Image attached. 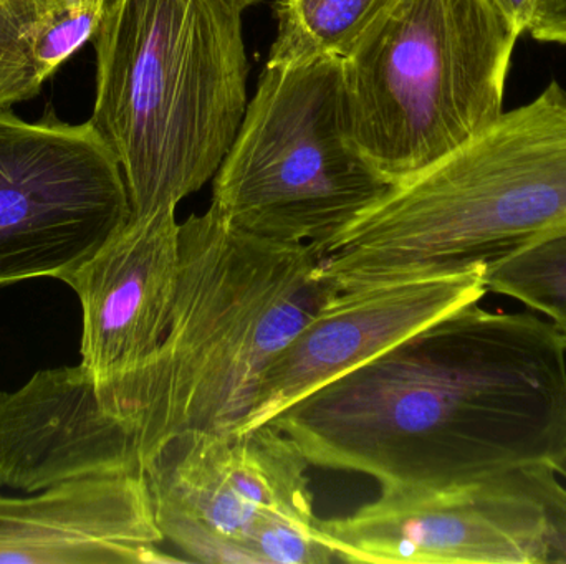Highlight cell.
<instances>
[{
  "label": "cell",
  "mask_w": 566,
  "mask_h": 564,
  "mask_svg": "<svg viewBox=\"0 0 566 564\" xmlns=\"http://www.w3.org/2000/svg\"><path fill=\"white\" fill-rule=\"evenodd\" d=\"M379 492L472 486L566 456V347L531 313L461 308L272 423Z\"/></svg>",
  "instance_id": "6da1fadb"
},
{
  "label": "cell",
  "mask_w": 566,
  "mask_h": 564,
  "mask_svg": "<svg viewBox=\"0 0 566 564\" xmlns=\"http://www.w3.org/2000/svg\"><path fill=\"white\" fill-rule=\"evenodd\" d=\"M242 10L228 0H116L93 35L90 121L118 159L133 217L214 178L248 109Z\"/></svg>",
  "instance_id": "7a4b0ae2"
},
{
  "label": "cell",
  "mask_w": 566,
  "mask_h": 564,
  "mask_svg": "<svg viewBox=\"0 0 566 564\" xmlns=\"http://www.w3.org/2000/svg\"><path fill=\"white\" fill-rule=\"evenodd\" d=\"M566 232V89L552 82L451 155L395 182L319 252L335 290L489 264Z\"/></svg>",
  "instance_id": "3957f363"
},
{
  "label": "cell",
  "mask_w": 566,
  "mask_h": 564,
  "mask_svg": "<svg viewBox=\"0 0 566 564\" xmlns=\"http://www.w3.org/2000/svg\"><path fill=\"white\" fill-rule=\"evenodd\" d=\"M318 262L308 244L242 231L212 205L182 222L145 467L172 440L241 430L271 364L335 291Z\"/></svg>",
  "instance_id": "277c9868"
},
{
  "label": "cell",
  "mask_w": 566,
  "mask_h": 564,
  "mask_svg": "<svg viewBox=\"0 0 566 564\" xmlns=\"http://www.w3.org/2000/svg\"><path fill=\"white\" fill-rule=\"evenodd\" d=\"M521 35L495 0H396L343 60L363 155L395 184L484 131Z\"/></svg>",
  "instance_id": "5b68a950"
},
{
  "label": "cell",
  "mask_w": 566,
  "mask_h": 564,
  "mask_svg": "<svg viewBox=\"0 0 566 564\" xmlns=\"http://www.w3.org/2000/svg\"><path fill=\"white\" fill-rule=\"evenodd\" d=\"M391 185L353 138L343 60L268 62L211 205L242 231L319 257Z\"/></svg>",
  "instance_id": "8992f818"
},
{
  "label": "cell",
  "mask_w": 566,
  "mask_h": 564,
  "mask_svg": "<svg viewBox=\"0 0 566 564\" xmlns=\"http://www.w3.org/2000/svg\"><path fill=\"white\" fill-rule=\"evenodd\" d=\"M129 217L118 159L92 121L0 111V287L62 280Z\"/></svg>",
  "instance_id": "52a82bcc"
},
{
  "label": "cell",
  "mask_w": 566,
  "mask_h": 564,
  "mask_svg": "<svg viewBox=\"0 0 566 564\" xmlns=\"http://www.w3.org/2000/svg\"><path fill=\"white\" fill-rule=\"evenodd\" d=\"M310 467L283 430L265 424L172 440L145 473L165 542L192 562L258 564L249 545L265 522H318Z\"/></svg>",
  "instance_id": "ba28073f"
},
{
  "label": "cell",
  "mask_w": 566,
  "mask_h": 564,
  "mask_svg": "<svg viewBox=\"0 0 566 564\" xmlns=\"http://www.w3.org/2000/svg\"><path fill=\"white\" fill-rule=\"evenodd\" d=\"M176 209L129 217L62 278L83 311L82 366L116 416L145 430L179 277Z\"/></svg>",
  "instance_id": "9c48e42d"
},
{
  "label": "cell",
  "mask_w": 566,
  "mask_h": 564,
  "mask_svg": "<svg viewBox=\"0 0 566 564\" xmlns=\"http://www.w3.org/2000/svg\"><path fill=\"white\" fill-rule=\"evenodd\" d=\"M319 530L343 563L548 564L547 517L525 472L379 492L353 515L319 520Z\"/></svg>",
  "instance_id": "30bf717a"
},
{
  "label": "cell",
  "mask_w": 566,
  "mask_h": 564,
  "mask_svg": "<svg viewBox=\"0 0 566 564\" xmlns=\"http://www.w3.org/2000/svg\"><path fill=\"white\" fill-rule=\"evenodd\" d=\"M485 264L419 270L335 290L271 364L239 433L272 423L303 397L488 294Z\"/></svg>",
  "instance_id": "8fae6325"
},
{
  "label": "cell",
  "mask_w": 566,
  "mask_h": 564,
  "mask_svg": "<svg viewBox=\"0 0 566 564\" xmlns=\"http://www.w3.org/2000/svg\"><path fill=\"white\" fill-rule=\"evenodd\" d=\"M132 473H145L142 430L108 409L82 364L0 393V487L39 493Z\"/></svg>",
  "instance_id": "7c38bea8"
},
{
  "label": "cell",
  "mask_w": 566,
  "mask_h": 564,
  "mask_svg": "<svg viewBox=\"0 0 566 564\" xmlns=\"http://www.w3.org/2000/svg\"><path fill=\"white\" fill-rule=\"evenodd\" d=\"M163 542L146 473L75 480L30 499L0 497V563L176 562Z\"/></svg>",
  "instance_id": "4fadbf2b"
},
{
  "label": "cell",
  "mask_w": 566,
  "mask_h": 564,
  "mask_svg": "<svg viewBox=\"0 0 566 564\" xmlns=\"http://www.w3.org/2000/svg\"><path fill=\"white\" fill-rule=\"evenodd\" d=\"M103 12V0H0V109L35 96Z\"/></svg>",
  "instance_id": "5bb4252c"
},
{
  "label": "cell",
  "mask_w": 566,
  "mask_h": 564,
  "mask_svg": "<svg viewBox=\"0 0 566 564\" xmlns=\"http://www.w3.org/2000/svg\"><path fill=\"white\" fill-rule=\"evenodd\" d=\"M396 0H277L269 63L342 58L381 22Z\"/></svg>",
  "instance_id": "9a60e30c"
},
{
  "label": "cell",
  "mask_w": 566,
  "mask_h": 564,
  "mask_svg": "<svg viewBox=\"0 0 566 564\" xmlns=\"http://www.w3.org/2000/svg\"><path fill=\"white\" fill-rule=\"evenodd\" d=\"M485 288L547 318L566 347V232L485 264Z\"/></svg>",
  "instance_id": "2e32d148"
},
{
  "label": "cell",
  "mask_w": 566,
  "mask_h": 564,
  "mask_svg": "<svg viewBox=\"0 0 566 564\" xmlns=\"http://www.w3.org/2000/svg\"><path fill=\"white\" fill-rule=\"evenodd\" d=\"M544 506L548 529V563H566V487L551 466L524 470Z\"/></svg>",
  "instance_id": "e0dca14e"
},
{
  "label": "cell",
  "mask_w": 566,
  "mask_h": 564,
  "mask_svg": "<svg viewBox=\"0 0 566 564\" xmlns=\"http://www.w3.org/2000/svg\"><path fill=\"white\" fill-rule=\"evenodd\" d=\"M525 32L538 42L566 43V0H534Z\"/></svg>",
  "instance_id": "ac0fdd59"
},
{
  "label": "cell",
  "mask_w": 566,
  "mask_h": 564,
  "mask_svg": "<svg viewBox=\"0 0 566 564\" xmlns=\"http://www.w3.org/2000/svg\"><path fill=\"white\" fill-rule=\"evenodd\" d=\"M495 2L504 10L505 15L515 23L518 32L525 33L534 0H495Z\"/></svg>",
  "instance_id": "d6986e66"
},
{
  "label": "cell",
  "mask_w": 566,
  "mask_h": 564,
  "mask_svg": "<svg viewBox=\"0 0 566 564\" xmlns=\"http://www.w3.org/2000/svg\"><path fill=\"white\" fill-rule=\"evenodd\" d=\"M228 2H231L232 6L238 7V9H241L242 12H244L249 7L258 6V3L265 2V0H228Z\"/></svg>",
  "instance_id": "ffe728a7"
},
{
  "label": "cell",
  "mask_w": 566,
  "mask_h": 564,
  "mask_svg": "<svg viewBox=\"0 0 566 564\" xmlns=\"http://www.w3.org/2000/svg\"><path fill=\"white\" fill-rule=\"evenodd\" d=\"M554 470H555V472L558 473V476L564 477V479L566 480V456H565V459L562 460V462L558 464L557 467H554Z\"/></svg>",
  "instance_id": "44dd1931"
},
{
  "label": "cell",
  "mask_w": 566,
  "mask_h": 564,
  "mask_svg": "<svg viewBox=\"0 0 566 564\" xmlns=\"http://www.w3.org/2000/svg\"><path fill=\"white\" fill-rule=\"evenodd\" d=\"M105 2V7L112 6V3H115L116 0H103Z\"/></svg>",
  "instance_id": "7402d4cb"
}]
</instances>
